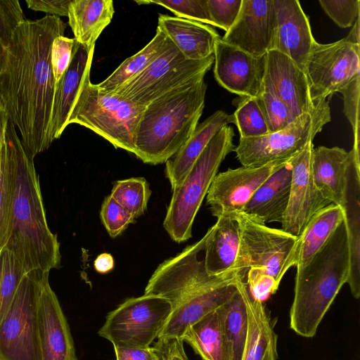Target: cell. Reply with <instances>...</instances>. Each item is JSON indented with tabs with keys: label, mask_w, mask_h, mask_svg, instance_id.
<instances>
[{
	"label": "cell",
	"mask_w": 360,
	"mask_h": 360,
	"mask_svg": "<svg viewBox=\"0 0 360 360\" xmlns=\"http://www.w3.org/2000/svg\"><path fill=\"white\" fill-rule=\"evenodd\" d=\"M66 26L51 15L25 20L4 51L0 97L9 122L17 127L25 150L33 159L52 143L49 129L56 81L51 51L53 41L63 36Z\"/></svg>",
	"instance_id": "obj_1"
},
{
	"label": "cell",
	"mask_w": 360,
	"mask_h": 360,
	"mask_svg": "<svg viewBox=\"0 0 360 360\" xmlns=\"http://www.w3.org/2000/svg\"><path fill=\"white\" fill-rule=\"evenodd\" d=\"M11 207L5 247L27 273L44 272L60 266V243L47 224L34 159L25 150L15 126L8 122L6 132Z\"/></svg>",
	"instance_id": "obj_2"
},
{
	"label": "cell",
	"mask_w": 360,
	"mask_h": 360,
	"mask_svg": "<svg viewBox=\"0 0 360 360\" xmlns=\"http://www.w3.org/2000/svg\"><path fill=\"white\" fill-rule=\"evenodd\" d=\"M204 79L175 89L148 103L135 135V155L158 165L172 158L191 137L205 107Z\"/></svg>",
	"instance_id": "obj_3"
},
{
	"label": "cell",
	"mask_w": 360,
	"mask_h": 360,
	"mask_svg": "<svg viewBox=\"0 0 360 360\" xmlns=\"http://www.w3.org/2000/svg\"><path fill=\"white\" fill-rule=\"evenodd\" d=\"M349 253L344 221L308 264L296 268L290 326L312 338L341 288L347 283Z\"/></svg>",
	"instance_id": "obj_4"
},
{
	"label": "cell",
	"mask_w": 360,
	"mask_h": 360,
	"mask_svg": "<svg viewBox=\"0 0 360 360\" xmlns=\"http://www.w3.org/2000/svg\"><path fill=\"white\" fill-rule=\"evenodd\" d=\"M233 127H222L210 141L181 183L172 190L163 226L181 243L192 236L193 224L209 188L226 155L235 146Z\"/></svg>",
	"instance_id": "obj_5"
},
{
	"label": "cell",
	"mask_w": 360,
	"mask_h": 360,
	"mask_svg": "<svg viewBox=\"0 0 360 360\" xmlns=\"http://www.w3.org/2000/svg\"><path fill=\"white\" fill-rule=\"evenodd\" d=\"M146 106L98 88L88 77L76 98L68 124L84 126L115 148L135 154L136 131Z\"/></svg>",
	"instance_id": "obj_6"
},
{
	"label": "cell",
	"mask_w": 360,
	"mask_h": 360,
	"mask_svg": "<svg viewBox=\"0 0 360 360\" xmlns=\"http://www.w3.org/2000/svg\"><path fill=\"white\" fill-rule=\"evenodd\" d=\"M330 120L329 101L323 98L313 112L297 117L281 130L260 137L240 138L233 151L245 167H260L288 161L312 143Z\"/></svg>",
	"instance_id": "obj_7"
},
{
	"label": "cell",
	"mask_w": 360,
	"mask_h": 360,
	"mask_svg": "<svg viewBox=\"0 0 360 360\" xmlns=\"http://www.w3.org/2000/svg\"><path fill=\"white\" fill-rule=\"evenodd\" d=\"M214 58L188 60L168 39L162 53L143 72L111 92L142 105L181 86L202 79Z\"/></svg>",
	"instance_id": "obj_8"
},
{
	"label": "cell",
	"mask_w": 360,
	"mask_h": 360,
	"mask_svg": "<svg viewBox=\"0 0 360 360\" xmlns=\"http://www.w3.org/2000/svg\"><path fill=\"white\" fill-rule=\"evenodd\" d=\"M46 272L33 270L22 278L0 323V360H41L38 302Z\"/></svg>",
	"instance_id": "obj_9"
},
{
	"label": "cell",
	"mask_w": 360,
	"mask_h": 360,
	"mask_svg": "<svg viewBox=\"0 0 360 360\" xmlns=\"http://www.w3.org/2000/svg\"><path fill=\"white\" fill-rule=\"evenodd\" d=\"M172 311L169 300L155 295L131 297L107 315L98 335L113 347H148Z\"/></svg>",
	"instance_id": "obj_10"
},
{
	"label": "cell",
	"mask_w": 360,
	"mask_h": 360,
	"mask_svg": "<svg viewBox=\"0 0 360 360\" xmlns=\"http://www.w3.org/2000/svg\"><path fill=\"white\" fill-rule=\"evenodd\" d=\"M237 215L240 240L233 269L248 271L251 267H260L280 284L287 271L295 266L297 237L258 223L243 212Z\"/></svg>",
	"instance_id": "obj_11"
},
{
	"label": "cell",
	"mask_w": 360,
	"mask_h": 360,
	"mask_svg": "<svg viewBox=\"0 0 360 360\" xmlns=\"http://www.w3.org/2000/svg\"><path fill=\"white\" fill-rule=\"evenodd\" d=\"M360 45L345 38L329 44H314L306 62L305 73L314 101L340 92L360 77Z\"/></svg>",
	"instance_id": "obj_12"
},
{
	"label": "cell",
	"mask_w": 360,
	"mask_h": 360,
	"mask_svg": "<svg viewBox=\"0 0 360 360\" xmlns=\"http://www.w3.org/2000/svg\"><path fill=\"white\" fill-rule=\"evenodd\" d=\"M247 271L231 269L214 275L209 281L181 298L158 338L182 340L186 330L206 314L224 304L237 290L236 282Z\"/></svg>",
	"instance_id": "obj_13"
},
{
	"label": "cell",
	"mask_w": 360,
	"mask_h": 360,
	"mask_svg": "<svg viewBox=\"0 0 360 360\" xmlns=\"http://www.w3.org/2000/svg\"><path fill=\"white\" fill-rule=\"evenodd\" d=\"M290 160L260 167L242 166L217 174L207 193V204L212 215L217 218L242 212L257 188Z\"/></svg>",
	"instance_id": "obj_14"
},
{
	"label": "cell",
	"mask_w": 360,
	"mask_h": 360,
	"mask_svg": "<svg viewBox=\"0 0 360 360\" xmlns=\"http://www.w3.org/2000/svg\"><path fill=\"white\" fill-rule=\"evenodd\" d=\"M313 149V143H309L290 160L292 167L290 195L281 229L297 237L301 235L313 215L331 204L322 195L314 181Z\"/></svg>",
	"instance_id": "obj_15"
},
{
	"label": "cell",
	"mask_w": 360,
	"mask_h": 360,
	"mask_svg": "<svg viewBox=\"0 0 360 360\" xmlns=\"http://www.w3.org/2000/svg\"><path fill=\"white\" fill-rule=\"evenodd\" d=\"M214 76L229 91L239 96L257 98L266 72V55L254 56L217 39L214 48Z\"/></svg>",
	"instance_id": "obj_16"
},
{
	"label": "cell",
	"mask_w": 360,
	"mask_h": 360,
	"mask_svg": "<svg viewBox=\"0 0 360 360\" xmlns=\"http://www.w3.org/2000/svg\"><path fill=\"white\" fill-rule=\"evenodd\" d=\"M269 50L280 52L305 72L308 56L316 41L307 16L297 0H271Z\"/></svg>",
	"instance_id": "obj_17"
},
{
	"label": "cell",
	"mask_w": 360,
	"mask_h": 360,
	"mask_svg": "<svg viewBox=\"0 0 360 360\" xmlns=\"http://www.w3.org/2000/svg\"><path fill=\"white\" fill-rule=\"evenodd\" d=\"M42 278L38 302V325L41 360H78L69 325L58 297Z\"/></svg>",
	"instance_id": "obj_18"
},
{
	"label": "cell",
	"mask_w": 360,
	"mask_h": 360,
	"mask_svg": "<svg viewBox=\"0 0 360 360\" xmlns=\"http://www.w3.org/2000/svg\"><path fill=\"white\" fill-rule=\"evenodd\" d=\"M264 77L295 117L313 112L320 101L312 100L306 73L287 56L274 50L266 53Z\"/></svg>",
	"instance_id": "obj_19"
},
{
	"label": "cell",
	"mask_w": 360,
	"mask_h": 360,
	"mask_svg": "<svg viewBox=\"0 0 360 360\" xmlns=\"http://www.w3.org/2000/svg\"><path fill=\"white\" fill-rule=\"evenodd\" d=\"M271 18V0H242L235 22L221 39L254 56H264L269 50Z\"/></svg>",
	"instance_id": "obj_20"
},
{
	"label": "cell",
	"mask_w": 360,
	"mask_h": 360,
	"mask_svg": "<svg viewBox=\"0 0 360 360\" xmlns=\"http://www.w3.org/2000/svg\"><path fill=\"white\" fill-rule=\"evenodd\" d=\"M94 49L77 43L71 62L60 79L55 83L50 119L49 137L52 143L62 135L68 125L69 117L85 79L90 77Z\"/></svg>",
	"instance_id": "obj_21"
},
{
	"label": "cell",
	"mask_w": 360,
	"mask_h": 360,
	"mask_svg": "<svg viewBox=\"0 0 360 360\" xmlns=\"http://www.w3.org/2000/svg\"><path fill=\"white\" fill-rule=\"evenodd\" d=\"M355 158L352 150L347 152L338 146L314 148L311 171L314 181L322 195L330 202L344 207L349 166Z\"/></svg>",
	"instance_id": "obj_22"
},
{
	"label": "cell",
	"mask_w": 360,
	"mask_h": 360,
	"mask_svg": "<svg viewBox=\"0 0 360 360\" xmlns=\"http://www.w3.org/2000/svg\"><path fill=\"white\" fill-rule=\"evenodd\" d=\"M236 285L244 300L248 323L240 360H276L277 335L264 304L251 296L245 278Z\"/></svg>",
	"instance_id": "obj_23"
},
{
	"label": "cell",
	"mask_w": 360,
	"mask_h": 360,
	"mask_svg": "<svg viewBox=\"0 0 360 360\" xmlns=\"http://www.w3.org/2000/svg\"><path fill=\"white\" fill-rule=\"evenodd\" d=\"M291 176L288 161L257 188L242 212L260 224H281L288 204Z\"/></svg>",
	"instance_id": "obj_24"
},
{
	"label": "cell",
	"mask_w": 360,
	"mask_h": 360,
	"mask_svg": "<svg viewBox=\"0 0 360 360\" xmlns=\"http://www.w3.org/2000/svg\"><path fill=\"white\" fill-rule=\"evenodd\" d=\"M157 28L188 60H202L213 55L214 43L220 38L208 25L165 14L159 15Z\"/></svg>",
	"instance_id": "obj_25"
},
{
	"label": "cell",
	"mask_w": 360,
	"mask_h": 360,
	"mask_svg": "<svg viewBox=\"0 0 360 360\" xmlns=\"http://www.w3.org/2000/svg\"><path fill=\"white\" fill-rule=\"evenodd\" d=\"M207 231L204 264L210 275L233 269L238 254L240 227L237 214L221 215Z\"/></svg>",
	"instance_id": "obj_26"
},
{
	"label": "cell",
	"mask_w": 360,
	"mask_h": 360,
	"mask_svg": "<svg viewBox=\"0 0 360 360\" xmlns=\"http://www.w3.org/2000/svg\"><path fill=\"white\" fill-rule=\"evenodd\" d=\"M230 123H233V115L219 110L197 125L191 137L166 162L165 174L172 190L181 183L212 138Z\"/></svg>",
	"instance_id": "obj_27"
},
{
	"label": "cell",
	"mask_w": 360,
	"mask_h": 360,
	"mask_svg": "<svg viewBox=\"0 0 360 360\" xmlns=\"http://www.w3.org/2000/svg\"><path fill=\"white\" fill-rule=\"evenodd\" d=\"M345 226L349 253L347 283L352 296H360V160L354 158L349 166L345 193Z\"/></svg>",
	"instance_id": "obj_28"
},
{
	"label": "cell",
	"mask_w": 360,
	"mask_h": 360,
	"mask_svg": "<svg viewBox=\"0 0 360 360\" xmlns=\"http://www.w3.org/2000/svg\"><path fill=\"white\" fill-rule=\"evenodd\" d=\"M114 13L112 0H72L68 17L75 40L94 49L96 41L110 23Z\"/></svg>",
	"instance_id": "obj_29"
},
{
	"label": "cell",
	"mask_w": 360,
	"mask_h": 360,
	"mask_svg": "<svg viewBox=\"0 0 360 360\" xmlns=\"http://www.w3.org/2000/svg\"><path fill=\"white\" fill-rule=\"evenodd\" d=\"M224 313L223 304L191 326L182 338L203 360H231Z\"/></svg>",
	"instance_id": "obj_30"
},
{
	"label": "cell",
	"mask_w": 360,
	"mask_h": 360,
	"mask_svg": "<svg viewBox=\"0 0 360 360\" xmlns=\"http://www.w3.org/2000/svg\"><path fill=\"white\" fill-rule=\"evenodd\" d=\"M344 220L343 207L333 203L313 215L297 237L295 266L300 268L308 264Z\"/></svg>",
	"instance_id": "obj_31"
},
{
	"label": "cell",
	"mask_w": 360,
	"mask_h": 360,
	"mask_svg": "<svg viewBox=\"0 0 360 360\" xmlns=\"http://www.w3.org/2000/svg\"><path fill=\"white\" fill-rule=\"evenodd\" d=\"M168 41L166 35L157 28L151 41L136 54L125 59L105 79L96 84L112 91L143 72L164 51Z\"/></svg>",
	"instance_id": "obj_32"
},
{
	"label": "cell",
	"mask_w": 360,
	"mask_h": 360,
	"mask_svg": "<svg viewBox=\"0 0 360 360\" xmlns=\"http://www.w3.org/2000/svg\"><path fill=\"white\" fill-rule=\"evenodd\" d=\"M224 326L231 360H240L248 323L245 304L238 288L224 304Z\"/></svg>",
	"instance_id": "obj_33"
},
{
	"label": "cell",
	"mask_w": 360,
	"mask_h": 360,
	"mask_svg": "<svg viewBox=\"0 0 360 360\" xmlns=\"http://www.w3.org/2000/svg\"><path fill=\"white\" fill-rule=\"evenodd\" d=\"M235 102L237 108L232 115L240 138L260 137L270 133L257 98L238 96Z\"/></svg>",
	"instance_id": "obj_34"
},
{
	"label": "cell",
	"mask_w": 360,
	"mask_h": 360,
	"mask_svg": "<svg viewBox=\"0 0 360 360\" xmlns=\"http://www.w3.org/2000/svg\"><path fill=\"white\" fill-rule=\"evenodd\" d=\"M150 194L144 178L132 177L117 181L110 195L136 219L146 212Z\"/></svg>",
	"instance_id": "obj_35"
},
{
	"label": "cell",
	"mask_w": 360,
	"mask_h": 360,
	"mask_svg": "<svg viewBox=\"0 0 360 360\" xmlns=\"http://www.w3.org/2000/svg\"><path fill=\"white\" fill-rule=\"evenodd\" d=\"M27 272L14 255L6 248L0 251V323L8 311Z\"/></svg>",
	"instance_id": "obj_36"
},
{
	"label": "cell",
	"mask_w": 360,
	"mask_h": 360,
	"mask_svg": "<svg viewBox=\"0 0 360 360\" xmlns=\"http://www.w3.org/2000/svg\"><path fill=\"white\" fill-rule=\"evenodd\" d=\"M257 101L270 133L284 129L297 118L294 117L287 105L278 97L270 82L265 77Z\"/></svg>",
	"instance_id": "obj_37"
},
{
	"label": "cell",
	"mask_w": 360,
	"mask_h": 360,
	"mask_svg": "<svg viewBox=\"0 0 360 360\" xmlns=\"http://www.w3.org/2000/svg\"><path fill=\"white\" fill-rule=\"evenodd\" d=\"M139 4H153L171 11L176 17L213 26L210 18L207 0L135 1Z\"/></svg>",
	"instance_id": "obj_38"
},
{
	"label": "cell",
	"mask_w": 360,
	"mask_h": 360,
	"mask_svg": "<svg viewBox=\"0 0 360 360\" xmlns=\"http://www.w3.org/2000/svg\"><path fill=\"white\" fill-rule=\"evenodd\" d=\"M11 191L5 144L0 151V251L6 243L11 220Z\"/></svg>",
	"instance_id": "obj_39"
},
{
	"label": "cell",
	"mask_w": 360,
	"mask_h": 360,
	"mask_svg": "<svg viewBox=\"0 0 360 360\" xmlns=\"http://www.w3.org/2000/svg\"><path fill=\"white\" fill-rule=\"evenodd\" d=\"M100 215L103 225L112 238L121 234L135 220L134 216L110 195L104 199Z\"/></svg>",
	"instance_id": "obj_40"
},
{
	"label": "cell",
	"mask_w": 360,
	"mask_h": 360,
	"mask_svg": "<svg viewBox=\"0 0 360 360\" xmlns=\"http://www.w3.org/2000/svg\"><path fill=\"white\" fill-rule=\"evenodd\" d=\"M340 93L343 96V112L349 120L353 131L354 144L352 150L355 157L360 159V122H359V97L360 77H356Z\"/></svg>",
	"instance_id": "obj_41"
},
{
	"label": "cell",
	"mask_w": 360,
	"mask_h": 360,
	"mask_svg": "<svg viewBox=\"0 0 360 360\" xmlns=\"http://www.w3.org/2000/svg\"><path fill=\"white\" fill-rule=\"evenodd\" d=\"M319 3L340 27H350L359 18V0H320Z\"/></svg>",
	"instance_id": "obj_42"
},
{
	"label": "cell",
	"mask_w": 360,
	"mask_h": 360,
	"mask_svg": "<svg viewBox=\"0 0 360 360\" xmlns=\"http://www.w3.org/2000/svg\"><path fill=\"white\" fill-rule=\"evenodd\" d=\"M25 20L18 0H0V46L5 51L17 27Z\"/></svg>",
	"instance_id": "obj_43"
},
{
	"label": "cell",
	"mask_w": 360,
	"mask_h": 360,
	"mask_svg": "<svg viewBox=\"0 0 360 360\" xmlns=\"http://www.w3.org/2000/svg\"><path fill=\"white\" fill-rule=\"evenodd\" d=\"M241 5L242 0H207L208 13L213 26L226 32L235 22Z\"/></svg>",
	"instance_id": "obj_44"
},
{
	"label": "cell",
	"mask_w": 360,
	"mask_h": 360,
	"mask_svg": "<svg viewBox=\"0 0 360 360\" xmlns=\"http://www.w3.org/2000/svg\"><path fill=\"white\" fill-rule=\"evenodd\" d=\"M245 277L251 296L262 302L274 294L280 285L273 276L260 267L249 268Z\"/></svg>",
	"instance_id": "obj_45"
},
{
	"label": "cell",
	"mask_w": 360,
	"mask_h": 360,
	"mask_svg": "<svg viewBox=\"0 0 360 360\" xmlns=\"http://www.w3.org/2000/svg\"><path fill=\"white\" fill-rule=\"evenodd\" d=\"M75 39L58 36L54 39L51 51V63L54 79L57 82L68 69L72 57Z\"/></svg>",
	"instance_id": "obj_46"
},
{
	"label": "cell",
	"mask_w": 360,
	"mask_h": 360,
	"mask_svg": "<svg viewBox=\"0 0 360 360\" xmlns=\"http://www.w3.org/2000/svg\"><path fill=\"white\" fill-rule=\"evenodd\" d=\"M183 342L178 338H158L152 348L158 360H188Z\"/></svg>",
	"instance_id": "obj_47"
},
{
	"label": "cell",
	"mask_w": 360,
	"mask_h": 360,
	"mask_svg": "<svg viewBox=\"0 0 360 360\" xmlns=\"http://www.w3.org/2000/svg\"><path fill=\"white\" fill-rule=\"evenodd\" d=\"M72 0H26L27 7L35 11L45 12L51 15L68 16Z\"/></svg>",
	"instance_id": "obj_48"
},
{
	"label": "cell",
	"mask_w": 360,
	"mask_h": 360,
	"mask_svg": "<svg viewBox=\"0 0 360 360\" xmlns=\"http://www.w3.org/2000/svg\"><path fill=\"white\" fill-rule=\"evenodd\" d=\"M116 360H158L152 347H114Z\"/></svg>",
	"instance_id": "obj_49"
},
{
	"label": "cell",
	"mask_w": 360,
	"mask_h": 360,
	"mask_svg": "<svg viewBox=\"0 0 360 360\" xmlns=\"http://www.w3.org/2000/svg\"><path fill=\"white\" fill-rule=\"evenodd\" d=\"M94 265L97 272L106 274L114 268L115 262L110 254L104 252L96 258Z\"/></svg>",
	"instance_id": "obj_50"
},
{
	"label": "cell",
	"mask_w": 360,
	"mask_h": 360,
	"mask_svg": "<svg viewBox=\"0 0 360 360\" xmlns=\"http://www.w3.org/2000/svg\"><path fill=\"white\" fill-rule=\"evenodd\" d=\"M8 122L7 110L0 97V151L5 144L6 132Z\"/></svg>",
	"instance_id": "obj_51"
},
{
	"label": "cell",
	"mask_w": 360,
	"mask_h": 360,
	"mask_svg": "<svg viewBox=\"0 0 360 360\" xmlns=\"http://www.w3.org/2000/svg\"><path fill=\"white\" fill-rule=\"evenodd\" d=\"M359 29V18L353 25L352 28L349 31L348 35L345 37V39L352 44L360 45Z\"/></svg>",
	"instance_id": "obj_52"
},
{
	"label": "cell",
	"mask_w": 360,
	"mask_h": 360,
	"mask_svg": "<svg viewBox=\"0 0 360 360\" xmlns=\"http://www.w3.org/2000/svg\"><path fill=\"white\" fill-rule=\"evenodd\" d=\"M4 50L2 49V47L0 46V72L2 68V65L4 63Z\"/></svg>",
	"instance_id": "obj_53"
}]
</instances>
